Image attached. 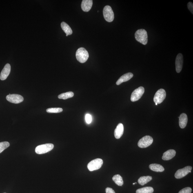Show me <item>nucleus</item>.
Masks as SVG:
<instances>
[{
    "label": "nucleus",
    "mask_w": 193,
    "mask_h": 193,
    "mask_svg": "<svg viewBox=\"0 0 193 193\" xmlns=\"http://www.w3.org/2000/svg\"><path fill=\"white\" fill-rule=\"evenodd\" d=\"M155 105H157L158 104H157V103H155Z\"/></svg>",
    "instance_id": "7c9ffc66"
},
{
    "label": "nucleus",
    "mask_w": 193,
    "mask_h": 193,
    "mask_svg": "<svg viewBox=\"0 0 193 193\" xmlns=\"http://www.w3.org/2000/svg\"></svg>",
    "instance_id": "473e14b6"
},
{
    "label": "nucleus",
    "mask_w": 193,
    "mask_h": 193,
    "mask_svg": "<svg viewBox=\"0 0 193 193\" xmlns=\"http://www.w3.org/2000/svg\"><path fill=\"white\" fill-rule=\"evenodd\" d=\"M112 180L117 185L119 186H122L123 184V178L119 174H116L112 178Z\"/></svg>",
    "instance_id": "412c9836"
},
{
    "label": "nucleus",
    "mask_w": 193,
    "mask_h": 193,
    "mask_svg": "<svg viewBox=\"0 0 193 193\" xmlns=\"http://www.w3.org/2000/svg\"><path fill=\"white\" fill-rule=\"evenodd\" d=\"M133 76L134 74L131 73H128L124 74L121 76L117 81L116 85H119L122 83L129 81L133 77Z\"/></svg>",
    "instance_id": "4468645a"
},
{
    "label": "nucleus",
    "mask_w": 193,
    "mask_h": 193,
    "mask_svg": "<svg viewBox=\"0 0 193 193\" xmlns=\"http://www.w3.org/2000/svg\"><path fill=\"white\" fill-rule=\"evenodd\" d=\"M149 168L154 171L156 172H162L165 170L164 168L162 165L156 163L150 165Z\"/></svg>",
    "instance_id": "a211bd4d"
},
{
    "label": "nucleus",
    "mask_w": 193,
    "mask_h": 193,
    "mask_svg": "<svg viewBox=\"0 0 193 193\" xmlns=\"http://www.w3.org/2000/svg\"><path fill=\"white\" fill-rule=\"evenodd\" d=\"M153 142V139L151 137L146 136L143 137L138 142V147L141 148H145L150 146Z\"/></svg>",
    "instance_id": "423d86ee"
},
{
    "label": "nucleus",
    "mask_w": 193,
    "mask_h": 193,
    "mask_svg": "<svg viewBox=\"0 0 193 193\" xmlns=\"http://www.w3.org/2000/svg\"><path fill=\"white\" fill-rule=\"evenodd\" d=\"M145 92V89L143 87H140L134 90L131 96V100L132 102L138 101L141 98Z\"/></svg>",
    "instance_id": "6e6552de"
},
{
    "label": "nucleus",
    "mask_w": 193,
    "mask_h": 193,
    "mask_svg": "<svg viewBox=\"0 0 193 193\" xmlns=\"http://www.w3.org/2000/svg\"><path fill=\"white\" fill-rule=\"evenodd\" d=\"M154 192V189L152 187H146L138 189L136 193H152Z\"/></svg>",
    "instance_id": "4be33fe9"
},
{
    "label": "nucleus",
    "mask_w": 193,
    "mask_h": 193,
    "mask_svg": "<svg viewBox=\"0 0 193 193\" xmlns=\"http://www.w3.org/2000/svg\"><path fill=\"white\" fill-rule=\"evenodd\" d=\"M179 126L181 128H184L186 127L187 122H188V118L187 115L184 113L182 114L179 117Z\"/></svg>",
    "instance_id": "f3484780"
},
{
    "label": "nucleus",
    "mask_w": 193,
    "mask_h": 193,
    "mask_svg": "<svg viewBox=\"0 0 193 193\" xmlns=\"http://www.w3.org/2000/svg\"><path fill=\"white\" fill-rule=\"evenodd\" d=\"M93 5L92 0H83L81 4V8L83 11L88 12L91 9Z\"/></svg>",
    "instance_id": "ddd939ff"
},
{
    "label": "nucleus",
    "mask_w": 193,
    "mask_h": 193,
    "mask_svg": "<svg viewBox=\"0 0 193 193\" xmlns=\"http://www.w3.org/2000/svg\"><path fill=\"white\" fill-rule=\"evenodd\" d=\"M183 56L181 53H179L177 56L176 61V72L179 73L183 68Z\"/></svg>",
    "instance_id": "9b49d317"
},
{
    "label": "nucleus",
    "mask_w": 193,
    "mask_h": 193,
    "mask_svg": "<svg viewBox=\"0 0 193 193\" xmlns=\"http://www.w3.org/2000/svg\"><path fill=\"white\" fill-rule=\"evenodd\" d=\"M103 15L105 21L111 22L114 19V14L111 7L109 5L105 7L103 10Z\"/></svg>",
    "instance_id": "39448f33"
},
{
    "label": "nucleus",
    "mask_w": 193,
    "mask_h": 193,
    "mask_svg": "<svg viewBox=\"0 0 193 193\" xmlns=\"http://www.w3.org/2000/svg\"><path fill=\"white\" fill-rule=\"evenodd\" d=\"M10 70L11 67L10 64H7L1 71L0 75V79L2 81L6 79L10 73Z\"/></svg>",
    "instance_id": "f8f14e48"
},
{
    "label": "nucleus",
    "mask_w": 193,
    "mask_h": 193,
    "mask_svg": "<svg viewBox=\"0 0 193 193\" xmlns=\"http://www.w3.org/2000/svg\"><path fill=\"white\" fill-rule=\"evenodd\" d=\"M176 154V151L174 150H169L164 153L162 159L163 160H169L174 158Z\"/></svg>",
    "instance_id": "dca6fc26"
},
{
    "label": "nucleus",
    "mask_w": 193,
    "mask_h": 193,
    "mask_svg": "<svg viewBox=\"0 0 193 193\" xmlns=\"http://www.w3.org/2000/svg\"><path fill=\"white\" fill-rule=\"evenodd\" d=\"M135 37L139 42L143 45H146L148 42V35L146 30L144 29H140L136 32Z\"/></svg>",
    "instance_id": "f257e3e1"
},
{
    "label": "nucleus",
    "mask_w": 193,
    "mask_h": 193,
    "mask_svg": "<svg viewBox=\"0 0 193 193\" xmlns=\"http://www.w3.org/2000/svg\"><path fill=\"white\" fill-rule=\"evenodd\" d=\"M124 132V127L122 124H118L114 130V135L116 139H119L122 136Z\"/></svg>",
    "instance_id": "2eb2a0df"
},
{
    "label": "nucleus",
    "mask_w": 193,
    "mask_h": 193,
    "mask_svg": "<svg viewBox=\"0 0 193 193\" xmlns=\"http://www.w3.org/2000/svg\"><path fill=\"white\" fill-rule=\"evenodd\" d=\"M76 57L79 62L84 63L88 59V53L85 48L81 47L78 49L77 50L76 52Z\"/></svg>",
    "instance_id": "f03ea898"
},
{
    "label": "nucleus",
    "mask_w": 193,
    "mask_h": 193,
    "mask_svg": "<svg viewBox=\"0 0 193 193\" xmlns=\"http://www.w3.org/2000/svg\"><path fill=\"white\" fill-rule=\"evenodd\" d=\"M192 170V167L190 166H187L183 169H179L175 173V177L177 179H180L184 177L189 173H191Z\"/></svg>",
    "instance_id": "1a4fd4ad"
},
{
    "label": "nucleus",
    "mask_w": 193,
    "mask_h": 193,
    "mask_svg": "<svg viewBox=\"0 0 193 193\" xmlns=\"http://www.w3.org/2000/svg\"><path fill=\"white\" fill-rule=\"evenodd\" d=\"M54 147V145L52 143H47L40 145L36 147L35 152L38 154L47 153L53 150Z\"/></svg>",
    "instance_id": "7ed1b4c3"
},
{
    "label": "nucleus",
    "mask_w": 193,
    "mask_h": 193,
    "mask_svg": "<svg viewBox=\"0 0 193 193\" xmlns=\"http://www.w3.org/2000/svg\"><path fill=\"white\" fill-rule=\"evenodd\" d=\"M187 7L189 10H190V11L193 14V4L192 2H189L187 4Z\"/></svg>",
    "instance_id": "cd10ccee"
},
{
    "label": "nucleus",
    "mask_w": 193,
    "mask_h": 193,
    "mask_svg": "<svg viewBox=\"0 0 193 193\" xmlns=\"http://www.w3.org/2000/svg\"><path fill=\"white\" fill-rule=\"evenodd\" d=\"M192 191V189L191 187H187L182 189L178 193H191Z\"/></svg>",
    "instance_id": "a878e982"
},
{
    "label": "nucleus",
    "mask_w": 193,
    "mask_h": 193,
    "mask_svg": "<svg viewBox=\"0 0 193 193\" xmlns=\"http://www.w3.org/2000/svg\"><path fill=\"white\" fill-rule=\"evenodd\" d=\"M105 192L106 193H115L113 189L110 187H107L105 189Z\"/></svg>",
    "instance_id": "c85d7f7f"
},
{
    "label": "nucleus",
    "mask_w": 193,
    "mask_h": 193,
    "mask_svg": "<svg viewBox=\"0 0 193 193\" xmlns=\"http://www.w3.org/2000/svg\"><path fill=\"white\" fill-rule=\"evenodd\" d=\"M103 164V160L100 158L93 160L87 165V167L90 171L98 170L101 168Z\"/></svg>",
    "instance_id": "20e7f679"
},
{
    "label": "nucleus",
    "mask_w": 193,
    "mask_h": 193,
    "mask_svg": "<svg viewBox=\"0 0 193 193\" xmlns=\"http://www.w3.org/2000/svg\"><path fill=\"white\" fill-rule=\"evenodd\" d=\"M7 101L11 103L18 104L23 101L24 98L22 96L18 94H9L6 96Z\"/></svg>",
    "instance_id": "9d476101"
},
{
    "label": "nucleus",
    "mask_w": 193,
    "mask_h": 193,
    "mask_svg": "<svg viewBox=\"0 0 193 193\" xmlns=\"http://www.w3.org/2000/svg\"><path fill=\"white\" fill-rule=\"evenodd\" d=\"M66 36H68V35H67V34H66Z\"/></svg>",
    "instance_id": "2f4dec72"
},
{
    "label": "nucleus",
    "mask_w": 193,
    "mask_h": 193,
    "mask_svg": "<svg viewBox=\"0 0 193 193\" xmlns=\"http://www.w3.org/2000/svg\"><path fill=\"white\" fill-rule=\"evenodd\" d=\"M10 144L8 142H3L0 143V154L4 150L10 146Z\"/></svg>",
    "instance_id": "393cba45"
},
{
    "label": "nucleus",
    "mask_w": 193,
    "mask_h": 193,
    "mask_svg": "<svg viewBox=\"0 0 193 193\" xmlns=\"http://www.w3.org/2000/svg\"><path fill=\"white\" fill-rule=\"evenodd\" d=\"M136 183H133V185H135V184H136Z\"/></svg>",
    "instance_id": "c756f323"
},
{
    "label": "nucleus",
    "mask_w": 193,
    "mask_h": 193,
    "mask_svg": "<svg viewBox=\"0 0 193 193\" xmlns=\"http://www.w3.org/2000/svg\"><path fill=\"white\" fill-rule=\"evenodd\" d=\"M74 94L72 92H68L60 94L58 96V98L60 99H66L73 97Z\"/></svg>",
    "instance_id": "5701e85b"
},
{
    "label": "nucleus",
    "mask_w": 193,
    "mask_h": 193,
    "mask_svg": "<svg viewBox=\"0 0 193 193\" xmlns=\"http://www.w3.org/2000/svg\"><path fill=\"white\" fill-rule=\"evenodd\" d=\"M61 27L62 29L67 35H71L72 34V30L69 25L65 22H62L61 23Z\"/></svg>",
    "instance_id": "6ab92c4d"
},
{
    "label": "nucleus",
    "mask_w": 193,
    "mask_h": 193,
    "mask_svg": "<svg viewBox=\"0 0 193 193\" xmlns=\"http://www.w3.org/2000/svg\"><path fill=\"white\" fill-rule=\"evenodd\" d=\"M85 120L87 123L90 124L91 123L92 120L91 116L90 114H86L85 116Z\"/></svg>",
    "instance_id": "bb28decb"
},
{
    "label": "nucleus",
    "mask_w": 193,
    "mask_h": 193,
    "mask_svg": "<svg viewBox=\"0 0 193 193\" xmlns=\"http://www.w3.org/2000/svg\"><path fill=\"white\" fill-rule=\"evenodd\" d=\"M63 109L61 108H49L46 110L49 113H58L63 111Z\"/></svg>",
    "instance_id": "b1692460"
},
{
    "label": "nucleus",
    "mask_w": 193,
    "mask_h": 193,
    "mask_svg": "<svg viewBox=\"0 0 193 193\" xmlns=\"http://www.w3.org/2000/svg\"><path fill=\"white\" fill-rule=\"evenodd\" d=\"M152 179L151 176H142L138 180V183L142 186H143L151 181Z\"/></svg>",
    "instance_id": "aec40b11"
},
{
    "label": "nucleus",
    "mask_w": 193,
    "mask_h": 193,
    "mask_svg": "<svg viewBox=\"0 0 193 193\" xmlns=\"http://www.w3.org/2000/svg\"><path fill=\"white\" fill-rule=\"evenodd\" d=\"M166 94L165 91L163 89L158 90L155 94L154 101L155 103L160 104L163 102L166 97Z\"/></svg>",
    "instance_id": "0eeeda50"
}]
</instances>
